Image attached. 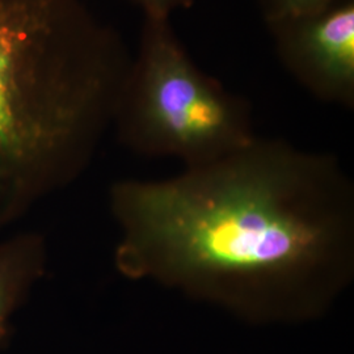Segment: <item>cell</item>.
<instances>
[{
  "mask_svg": "<svg viewBox=\"0 0 354 354\" xmlns=\"http://www.w3.org/2000/svg\"><path fill=\"white\" fill-rule=\"evenodd\" d=\"M143 10L145 16L171 17V13L180 8H188L194 0H133Z\"/></svg>",
  "mask_w": 354,
  "mask_h": 354,
  "instance_id": "52a82bcc",
  "label": "cell"
},
{
  "mask_svg": "<svg viewBox=\"0 0 354 354\" xmlns=\"http://www.w3.org/2000/svg\"><path fill=\"white\" fill-rule=\"evenodd\" d=\"M281 62L322 102L354 106V0L266 24Z\"/></svg>",
  "mask_w": 354,
  "mask_h": 354,
  "instance_id": "277c9868",
  "label": "cell"
},
{
  "mask_svg": "<svg viewBox=\"0 0 354 354\" xmlns=\"http://www.w3.org/2000/svg\"><path fill=\"white\" fill-rule=\"evenodd\" d=\"M131 62L84 0H0V228L86 171Z\"/></svg>",
  "mask_w": 354,
  "mask_h": 354,
  "instance_id": "7a4b0ae2",
  "label": "cell"
},
{
  "mask_svg": "<svg viewBox=\"0 0 354 354\" xmlns=\"http://www.w3.org/2000/svg\"><path fill=\"white\" fill-rule=\"evenodd\" d=\"M337 0H257L266 24L326 10Z\"/></svg>",
  "mask_w": 354,
  "mask_h": 354,
  "instance_id": "8992f818",
  "label": "cell"
},
{
  "mask_svg": "<svg viewBox=\"0 0 354 354\" xmlns=\"http://www.w3.org/2000/svg\"><path fill=\"white\" fill-rule=\"evenodd\" d=\"M46 263V243L39 234L26 232L0 241V346L10 336L15 313L45 276Z\"/></svg>",
  "mask_w": 354,
  "mask_h": 354,
  "instance_id": "5b68a950",
  "label": "cell"
},
{
  "mask_svg": "<svg viewBox=\"0 0 354 354\" xmlns=\"http://www.w3.org/2000/svg\"><path fill=\"white\" fill-rule=\"evenodd\" d=\"M114 266L253 322L326 314L354 281V187L339 159L256 138L209 165L109 190Z\"/></svg>",
  "mask_w": 354,
  "mask_h": 354,
  "instance_id": "6da1fadb",
  "label": "cell"
},
{
  "mask_svg": "<svg viewBox=\"0 0 354 354\" xmlns=\"http://www.w3.org/2000/svg\"><path fill=\"white\" fill-rule=\"evenodd\" d=\"M169 19L145 16L113 125L121 142L143 156L209 165L257 138L251 106L197 67Z\"/></svg>",
  "mask_w": 354,
  "mask_h": 354,
  "instance_id": "3957f363",
  "label": "cell"
}]
</instances>
